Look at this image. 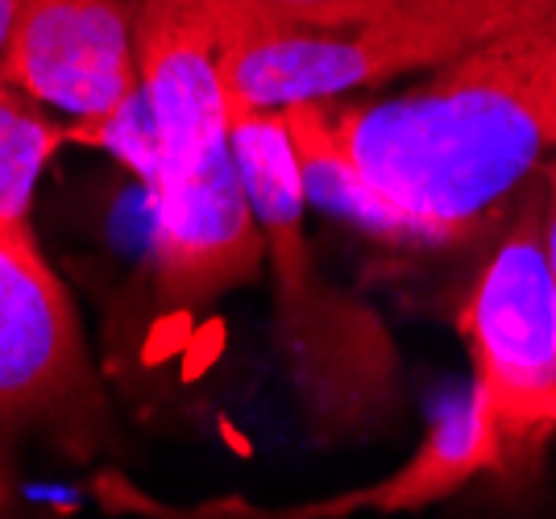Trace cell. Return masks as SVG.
Segmentation results:
<instances>
[{"mask_svg":"<svg viewBox=\"0 0 556 519\" xmlns=\"http://www.w3.org/2000/svg\"><path fill=\"white\" fill-rule=\"evenodd\" d=\"M353 166L428 245L473 237L556 150V0L437 63L412 92L328 100Z\"/></svg>","mask_w":556,"mask_h":519,"instance_id":"6da1fadb","label":"cell"},{"mask_svg":"<svg viewBox=\"0 0 556 519\" xmlns=\"http://www.w3.org/2000/svg\"><path fill=\"white\" fill-rule=\"evenodd\" d=\"M134 47L159 145V170L146 183L159 291L170 307H204L257 279L266 258L232 154L204 0H138Z\"/></svg>","mask_w":556,"mask_h":519,"instance_id":"7a4b0ae2","label":"cell"},{"mask_svg":"<svg viewBox=\"0 0 556 519\" xmlns=\"http://www.w3.org/2000/svg\"><path fill=\"white\" fill-rule=\"evenodd\" d=\"M232 154L275 275V341L320 436L370 432L394 412L399 357L387 325L312 258L303 183L282 113H232Z\"/></svg>","mask_w":556,"mask_h":519,"instance_id":"3957f363","label":"cell"},{"mask_svg":"<svg viewBox=\"0 0 556 519\" xmlns=\"http://www.w3.org/2000/svg\"><path fill=\"white\" fill-rule=\"evenodd\" d=\"M116 425L63 279L29 225H0V511L29 445L88 461Z\"/></svg>","mask_w":556,"mask_h":519,"instance_id":"277c9868","label":"cell"},{"mask_svg":"<svg viewBox=\"0 0 556 519\" xmlns=\"http://www.w3.org/2000/svg\"><path fill=\"white\" fill-rule=\"evenodd\" d=\"M462 332L498 441V473L528 478L556 436V270L535 200L482 266Z\"/></svg>","mask_w":556,"mask_h":519,"instance_id":"5b68a950","label":"cell"},{"mask_svg":"<svg viewBox=\"0 0 556 519\" xmlns=\"http://www.w3.org/2000/svg\"><path fill=\"white\" fill-rule=\"evenodd\" d=\"M469 47L457 25L432 13H378L337 29H266L216 47V72L232 113H278L300 100H332L437 67Z\"/></svg>","mask_w":556,"mask_h":519,"instance_id":"8992f818","label":"cell"},{"mask_svg":"<svg viewBox=\"0 0 556 519\" xmlns=\"http://www.w3.org/2000/svg\"><path fill=\"white\" fill-rule=\"evenodd\" d=\"M0 84L71 125H104L141 96L134 17L121 0H17Z\"/></svg>","mask_w":556,"mask_h":519,"instance_id":"52a82bcc","label":"cell"},{"mask_svg":"<svg viewBox=\"0 0 556 519\" xmlns=\"http://www.w3.org/2000/svg\"><path fill=\"white\" fill-rule=\"evenodd\" d=\"M494 470L498 473V441L478 387L469 382L462 395L444 403L428 428L424 445L370 491L312 503L295 516H349V511H419L428 503L457 495L469 478Z\"/></svg>","mask_w":556,"mask_h":519,"instance_id":"ba28073f","label":"cell"},{"mask_svg":"<svg viewBox=\"0 0 556 519\" xmlns=\"http://www.w3.org/2000/svg\"><path fill=\"white\" fill-rule=\"evenodd\" d=\"M291 134L295 166H300L303 200H312L320 213L349 220L357 229L387 241H419L428 245V237L407 213H399L382 191L366 183V175L353 166L345 145L337 142V129L328 121V100H300L278 109Z\"/></svg>","mask_w":556,"mask_h":519,"instance_id":"9c48e42d","label":"cell"},{"mask_svg":"<svg viewBox=\"0 0 556 519\" xmlns=\"http://www.w3.org/2000/svg\"><path fill=\"white\" fill-rule=\"evenodd\" d=\"M67 142V129L42 113L34 96L0 84V225H29L42 166Z\"/></svg>","mask_w":556,"mask_h":519,"instance_id":"30bf717a","label":"cell"},{"mask_svg":"<svg viewBox=\"0 0 556 519\" xmlns=\"http://www.w3.org/2000/svg\"><path fill=\"white\" fill-rule=\"evenodd\" d=\"M216 47L266 29H337L374 17L366 0H204Z\"/></svg>","mask_w":556,"mask_h":519,"instance_id":"8fae6325","label":"cell"},{"mask_svg":"<svg viewBox=\"0 0 556 519\" xmlns=\"http://www.w3.org/2000/svg\"><path fill=\"white\" fill-rule=\"evenodd\" d=\"M553 0H366L374 17L378 13H394V9H407V13H432V17H444L448 25H457L469 47L482 42L486 34L510 25L523 13H535Z\"/></svg>","mask_w":556,"mask_h":519,"instance_id":"7c38bea8","label":"cell"},{"mask_svg":"<svg viewBox=\"0 0 556 519\" xmlns=\"http://www.w3.org/2000/svg\"><path fill=\"white\" fill-rule=\"evenodd\" d=\"M548 188H553V213H548V258L556 270V166H548Z\"/></svg>","mask_w":556,"mask_h":519,"instance_id":"4fadbf2b","label":"cell"},{"mask_svg":"<svg viewBox=\"0 0 556 519\" xmlns=\"http://www.w3.org/2000/svg\"><path fill=\"white\" fill-rule=\"evenodd\" d=\"M13 13H17V0H0V50L9 42V25H13Z\"/></svg>","mask_w":556,"mask_h":519,"instance_id":"5bb4252c","label":"cell"}]
</instances>
